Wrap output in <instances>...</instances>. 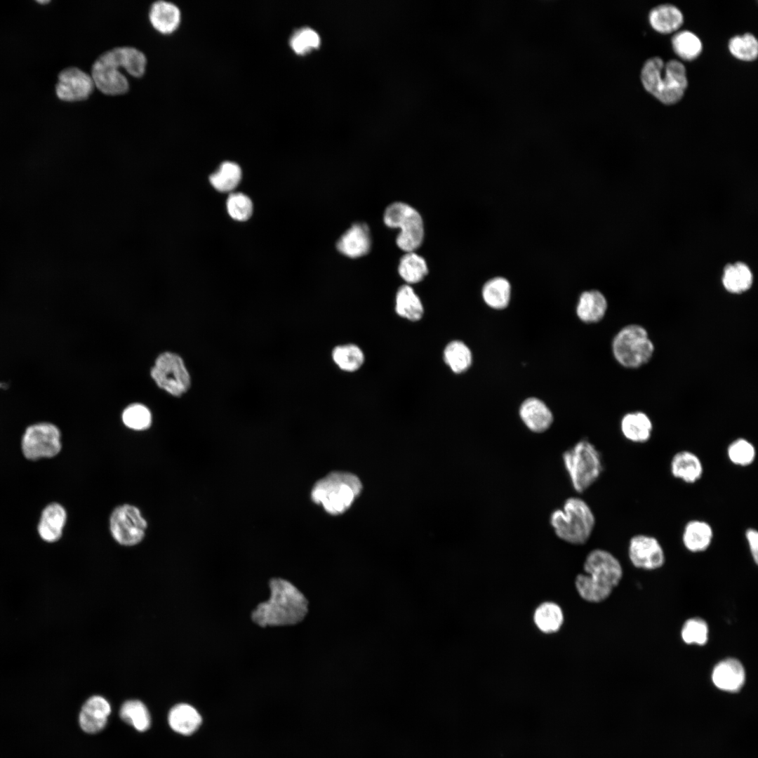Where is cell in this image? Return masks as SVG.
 <instances>
[{"label": "cell", "mask_w": 758, "mask_h": 758, "mask_svg": "<svg viewBox=\"0 0 758 758\" xmlns=\"http://www.w3.org/2000/svg\"><path fill=\"white\" fill-rule=\"evenodd\" d=\"M171 728L175 732L190 736L196 732L202 723V717L193 706L178 703L169 711L168 717Z\"/></svg>", "instance_id": "cb8c5ba5"}, {"label": "cell", "mask_w": 758, "mask_h": 758, "mask_svg": "<svg viewBox=\"0 0 758 758\" xmlns=\"http://www.w3.org/2000/svg\"><path fill=\"white\" fill-rule=\"evenodd\" d=\"M649 20L656 31L662 34H669L681 27L684 17L681 11L675 6L663 4L653 8L650 11Z\"/></svg>", "instance_id": "4316f807"}, {"label": "cell", "mask_w": 758, "mask_h": 758, "mask_svg": "<svg viewBox=\"0 0 758 758\" xmlns=\"http://www.w3.org/2000/svg\"><path fill=\"white\" fill-rule=\"evenodd\" d=\"M722 283L728 292L740 294L748 291L752 286L753 274L747 264L736 262L725 266Z\"/></svg>", "instance_id": "d4e9b609"}, {"label": "cell", "mask_w": 758, "mask_h": 758, "mask_svg": "<svg viewBox=\"0 0 758 758\" xmlns=\"http://www.w3.org/2000/svg\"><path fill=\"white\" fill-rule=\"evenodd\" d=\"M398 271L401 278L408 284H415L427 275V265L423 258L413 252H408L399 261Z\"/></svg>", "instance_id": "e575fe53"}, {"label": "cell", "mask_w": 758, "mask_h": 758, "mask_svg": "<svg viewBox=\"0 0 758 758\" xmlns=\"http://www.w3.org/2000/svg\"><path fill=\"white\" fill-rule=\"evenodd\" d=\"M66 521V510L61 505L54 503L46 506L42 512L38 526L41 539L47 543L58 541L62 535Z\"/></svg>", "instance_id": "44dd1931"}, {"label": "cell", "mask_w": 758, "mask_h": 758, "mask_svg": "<svg viewBox=\"0 0 758 758\" xmlns=\"http://www.w3.org/2000/svg\"><path fill=\"white\" fill-rule=\"evenodd\" d=\"M270 597L252 613V620L260 627L295 625L307 613L305 596L290 582L274 578L270 582Z\"/></svg>", "instance_id": "7a4b0ae2"}, {"label": "cell", "mask_w": 758, "mask_h": 758, "mask_svg": "<svg viewBox=\"0 0 758 758\" xmlns=\"http://www.w3.org/2000/svg\"><path fill=\"white\" fill-rule=\"evenodd\" d=\"M519 413L524 425L533 432H544L553 423L550 409L543 401L535 397L526 399L521 404Z\"/></svg>", "instance_id": "d6986e66"}, {"label": "cell", "mask_w": 758, "mask_h": 758, "mask_svg": "<svg viewBox=\"0 0 758 758\" xmlns=\"http://www.w3.org/2000/svg\"><path fill=\"white\" fill-rule=\"evenodd\" d=\"M620 430L623 437L630 442L644 444L651 437L653 423L648 415L642 411H633L625 414L620 420Z\"/></svg>", "instance_id": "7402d4cb"}, {"label": "cell", "mask_w": 758, "mask_h": 758, "mask_svg": "<svg viewBox=\"0 0 758 758\" xmlns=\"http://www.w3.org/2000/svg\"><path fill=\"white\" fill-rule=\"evenodd\" d=\"M564 619L561 608L552 601L541 603L533 613L535 625L540 632L547 634L558 632L563 625Z\"/></svg>", "instance_id": "83f0119b"}, {"label": "cell", "mask_w": 758, "mask_h": 758, "mask_svg": "<svg viewBox=\"0 0 758 758\" xmlns=\"http://www.w3.org/2000/svg\"><path fill=\"white\" fill-rule=\"evenodd\" d=\"M332 359L342 371L353 372L358 370L364 361L361 350L353 344L338 345L332 351Z\"/></svg>", "instance_id": "d6a6232c"}, {"label": "cell", "mask_w": 758, "mask_h": 758, "mask_svg": "<svg viewBox=\"0 0 758 758\" xmlns=\"http://www.w3.org/2000/svg\"><path fill=\"white\" fill-rule=\"evenodd\" d=\"M362 485L354 474L334 472L319 480L312 488L311 498L331 514L346 511L359 495Z\"/></svg>", "instance_id": "5b68a950"}, {"label": "cell", "mask_w": 758, "mask_h": 758, "mask_svg": "<svg viewBox=\"0 0 758 758\" xmlns=\"http://www.w3.org/2000/svg\"><path fill=\"white\" fill-rule=\"evenodd\" d=\"M38 1L39 3H40V4H47V3H48V2H49V1Z\"/></svg>", "instance_id": "f6af8a7d"}, {"label": "cell", "mask_w": 758, "mask_h": 758, "mask_svg": "<svg viewBox=\"0 0 758 758\" xmlns=\"http://www.w3.org/2000/svg\"><path fill=\"white\" fill-rule=\"evenodd\" d=\"M628 556L635 567L645 570L660 568L665 560L659 540L653 536L642 533L634 535L630 539Z\"/></svg>", "instance_id": "4fadbf2b"}, {"label": "cell", "mask_w": 758, "mask_h": 758, "mask_svg": "<svg viewBox=\"0 0 758 758\" xmlns=\"http://www.w3.org/2000/svg\"><path fill=\"white\" fill-rule=\"evenodd\" d=\"M227 208L230 215L234 220L243 221L248 220L252 214L251 200L241 193H234L229 196Z\"/></svg>", "instance_id": "b9f144b4"}, {"label": "cell", "mask_w": 758, "mask_h": 758, "mask_svg": "<svg viewBox=\"0 0 758 758\" xmlns=\"http://www.w3.org/2000/svg\"><path fill=\"white\" fill-rule=\"evenodd\" d=\"M584 573L575 578V587L578 595L590 603L606 600L619 584L623 568L619 560L610 552L594 549L586 556L583 563Z\"/></svg>", "instance_id": "6da1fadb"}, {"label": "cell", "mask_w": 758, "mask_h": 758, "mask_svg": "<svg viewBox=\"0 0 758 758\" xmlns=\"http://www.w3.org/2000/svg\"><path fill=\"white\" fill-rule=\"evenodd\" d=\"M111 712V706L106 698L93 696L84 703L79 721L81 729L87 733H96L102 730Z\"/></svg>", "instance_id": "9a60e30c"}, {"label": "cell", "mask_w": 758, "mask_h": 758, "mask_svg": "<svg viewBox=\"0 0 758 758\" xmlns=\"http://www.w3.org/2000/svg\"><path fill=\"white\" fill-rule=\"evenodd\" d=\"M320 44V37L317 32L310 27L298 30L291 39V45L298 53H305Z\"/></svg>", "instance_id": "7bdbcfd3"}, {"label": "cell", "mask_w": 758, "mask_h": 758, "mask_svg": "<svg viewBox=\"0 0 758 758\" xmlns=\"http://www.w3.org/2000/svg\"><path fill=\"white\" fill-rule=\"evenodd\" d=\"M385 224L391 228H399L397 244L403 251L413 252L422 244L424 228L419 213L411 206L395 202L385 209L383 216Z\"/></svg>", "instance_id": "ba28073f"}, {"label": "cell", "mask_w": 758, "mask_h": 758, "mask_svg": "<svg viewBox=\"0 0 758 758\" xmlns=\"http://www.w3.org/2000/svg\"><path fill=\"white\" fill-rule=\"evenodd\" d=\"M712 680L714 686L722 691L736 692L745 683L744 667L736 658L724 659L714 666Z\"/></svg>", "instance_id": "2e32d148"}, {"label": "cell", "mask_w": 758, "mask_h": 758, "mask_svg": "<svg viewBox=\"0 0 758 758\" xmlns=\"http://www.w3.org/2000/svg\"><path fill=\"white\" fill-rule=\"evenodd\" d=\"M121 419L126 427L136 431L148 429L152 423L150 410L140 403H133L127 406L122 412Z\"/></svg>", "instance_id": "f35d334b"}, {"label": "cell", "mask_w": 758, "mask_h": 758, "mask_svg": "<svg viewBox=\"0 0 758 758\" xmlns=\"http://www.w3.org/2000/svg\"><path fill=\"white\" fill-rule=\"evenodd\" d=\"M681 634L685 643L702 646L705 644L708 639V626L702 618H690L684 623Z\"/></svg>", "instance_id": "60d3db41"}, {"label": "cell", "mask_w": 758, "mask_h": 758, "mask_svg": "<svg viewBox=\"0 0 758 758\" xmlns=\"http://www.w3.org/2000/svg\"><path fill=\"white\" fill-rule=\"evenodd\" d=\"M121 719L137 731H147L151 725V717L146 705L139 700L125 701L119 710Z\"/></svg>", "instance_id": "4dcf8cb0"}, {"label": "cell", "mask_w": 758, "mask_h": 758, "mask_svg": "<svg viewBox=\"0 0 758 758\" xmlns=\"http://www.w3.org/2000/svg\"><path fill=\"white\" fill-rule=\"evenodd\" d=\"M444 359L454 373H461L471 366L472 356L470 350L464 343L454 340L445 347Z\"/></svg>", "instance_id": "836d02e7"}, {"label": "cell", "mask_w": 758, "mask_h": 758, "mask_svg": "<svg viewBox=\"0 0 758 758\" xmlns=\"http://www.w3.org/2000/svg\"><path fill=\"white\" fill-rule=\"evenodd\" d=\"M180 11L173 3L157 1L150 7L149 19L152 27L159 32L164 34L175 31L180 22Z\"/></svg>", "instance_id": "603a6c76"}, {"label": "cell", "mask_w": 758, "mask_h": 758, "mask_svg": "<svg viewBox=\"0 0 758 758\" xmlns=\"http://www.w3.org/2000/svg\"><path fill=\"white\" fill-rule=\"evenodd\" d=\"M670 470L673 477L686 484H694L703 477L704 467L699 456L689 450L675 453L671 458Z\"/></svg>", "instance_id": "e0dca14e"}, {"label": "cell", "mask_w": 758, "mask_h": 758, "mask_svg": "<svg viewBox=\"0 0 758 758\" xmlns=\"http://www.w3.org/2000/svg\"><path fill=\"white\" fill-rule=\"evenodd\" d=\"M714 538L712 526L702 519H691L684 526L681 540L687 550L697 553L707 550Z\"/></svg>", "instance_id": "ffe728a7"}, {"label": "cell", "mask_w": 758, "mask_h": 758, "mask_svg": "<svg viewBox=\"0 0 758 758\" xmlns=\"http://www.w3.org/2000/svg\"><path fill=\"white\" fill-rule=\"evenodd\" d=\"M511 291V284L506 278L496 277L484 284L482 288V297L489 307L501 310L508 305Z\"/></svg>", "instance_id": "f1b7e54d"}, {"label": "cell", "mask_w": 758, "mask_h": 758, "mask_svg": "<svg viewBox=\"0 0 758 758\" xmlns=\"http://www.w3.org/2000/svg\"><path fill=\"white\" fill-rule=\"evenodd\" d=\"M726 455L732 464L740 467H747L754 463L757 453L751 441L745 438L739 437L729 444Z\"/></svg>", "instance_id": "74e56055"}, {"label": "cell", "mask_w": 758, "mask_h": 758, "mask_svg": "<svg viewBox=\"0 0 758 758\" xmlns=\"http://www.w3.org/2000/svg\"><path fill=\"white\" fill-rule=\"evenodd\" d=\"M397 314L411 321H418L423 317L424 309L421 300L408 285L401 286L396 295Z\"/></svg>", "instance_id": "f546056e"}, {"label": "cell", "mask_w": 758, "mask_h": 758, "mask_svg": "<svg viewBox=\"0 0 758 758\" xmlns=\"http://www.w3.org/2000/svg\"><path fill=\"white\" fill-rule=\"evenodd\" d=\"M112 51L121 68L128 74L140 77L145 73L147 60L140 51L129 46L117 47Z\"/></svg>", "instance_id": "1f68e13d"}, {"label": "cell", "mask_w": 758, "mask_h": 758, "mask_svg": "<svg viewBox=\"0 0 758 758\" xmlns=\"http://www.w3.org/2000/svg\"><path fill=\"white\" fill-rule=\"evenodd\" d=\"M147 527V521L140 510L132 505L118 506L109 518V529L113 538L124 546H132L141 542Z\"/></svg>", "instance_id": "8fae6325"}, {"label": "cell", "mask_w": 758, "mask_h": 758, "mask_svg": "<svg viewBox=\"0 0 758 758\" xmlns=\"http://www.w3.org/2000/svg\"><path fill=\"white\" fill-rule=\"evenodd\" d=\"M616 361L628 368H639L650 361L654 345L647 331L640 325L630 324L619 331L612 343Z\"/></svg>", "instance_id": "52a82bcc"}, {"label": "cell", "mask_w": 758, "mask_h": 758, "mask_svg": "<svg viewBox=\"0 0 758 758\" xmlns=\"http://www.w3.org/2000/svg\"><path fill=\"white\" fill-rule=\"evenodd\" d=\"M150 376L158 387L175 397L190 389V374L182 358L172 352H164L156 358Z\"/></svg>", "instance_id": "9c48e42d"}, {"label": "cell", "mask_w": 758, "mask_h": 758, "mask_svg": "<svg viewBox=\"0 0 758 758\" xmlns=\"http://www.w3.org/2000/svg\"><path fill=\"white\" fill-rule=\"evenodd\" d=\"M644 88L666 105L677 102L688 86L686 68L677 60L667 62L660 57L648 59L641 71Z\"/></svg>", "instance_id": "3957f363"}, {"label": "cell", "mask_w": 758, "mask_h": 758, "mask_svg": "<svg viewBox=\"0 0 758 758\" xmlns=\"http://www.w3.org/2000/svg\"><path fill=\"white\" fill-rule=\"evenodd\" d=\"M745 539L754 562L758 563V532L752 527L747 528L745 531Z\"/></svg>", "instance_id": "ee69618b"}, {"label": "cell", "mask_w": 758, "mask_h": 758, "mask_svg": "<svg viewBox=\"0 0 758 758\" xmlns=\"http://www.w3.org/2000/svg\"><path fill=\"white\" fill-rule=\"evenodd\" d=\"M550 525L556 536L571 545H584L595 526V516L590 505L576 496L568 498L562 508L550 514Z\"/></svg>", "instance_id": "277c9868"}, {"label": "cell", "mask_w": 758, "mask_h": 758, "mask_svg": "<svg viewBox=\"0 0 758 758\" xmlns=\"http://www.w3.org/2000/svg\"><path fill=\"white\" fill-rule=\"evenodd\" d=\"M729 49L736 58L744 61H752L757 58L758 41L750 33L736 35L729 42Z\"/></svg>", "instance_id": "ab89813d"}, {"label": "cell", "mask_w": 758, "mask_h": 758, "mask_svg": "<svg viewBox=\"0 0 758 758\" xmlns=\"http://www.w3.org/2000/svg\"><path fill=\"white\" fill-rule=\"evenodd\" d=\"M674 52L685 60H693L701 53L703 46L700 39L693 32L684 30L675 34L672 39Z\"/></svg>", "instance_id": "8d00e7d4"}, {"label": "cell", "mask_w": 758, "mask_h": 758, "mask_svg": "<svg viewBox=\"0 0 758 758\" xmlns=\"http://www.w3.org/2000/svg\"><path fill=\"white\" fill-rule=\"evenodd\" d=\"M562 460L572 486L578 493L585 491L594 484L604 470L601 453L586 439L565 451Z\"/></svg>", "instance_id": "8992f818"}, {"label": "cell", "mask_w": 758, "mask_h": 758, "mask_svg": "<svg viewBox=\"0 0 758 758\" xmlns=\"http://www.w3.org/2000/svg\"><path fill=\"white\" fill-rule=\"evenodd\" d=\"M241 178L240 167L235 163L223 162L215 173L211 175L209 180L212 186L220 192L233 190L239 184Z\"/></svg>", "instance_id": "d590c367"}, {"label": "cell", "mask_w": 758, "mask_h": 758, "mask_svg": "<svg viewBox=\"0 0 758 758\" xmlns=\"http://www.w3.org/2000/svg\"><path fill=\"white\" fill-rule=\"evenodd\" d=\"M607 301L602 293L597 290L584 291L580 296L576 312L584 322L599 321L605 315Z\"/></svg>", "instance_id": "484cf974"}, {"label": "cell", "mask_w": 758, "mask_h": 758, "mask_svg": "<svg viewBox=\"0 0 758 758\" xmlns=\"http://www.w3.org/2000/svg\"><path fill=\"white\" fill-rule=\"evenodd\" d=\"M371 244L368 226L364 223H355L339 239L337 248L343 255L356 258L368 253Z\"/></svg>", "instance_id": "ac0fdd59"}, {"label": "cell", "mask_w": 758, "mask_h": 758, "mask_svg": "<svg viewBox=\"0 0 758 758\" xmlns=\"http://www.w3.org/2000/svg\"><path fill=\"white\" fill-rule=\"evenodd\" d=\"M120 64L112 50L102 53L93 63L91 76L95 86L102 93L117 95L125 93L129 84L126 76L120 71Z\"/></svg>", "instance_id": "7c38bea8"}, {"label": "cell", "mask_w": 758, "mask_h": 758, "mask_svg": "<svg viewBox=\"0 0 758 758\" xmlns=\"http://www.w3.org/2000/svg\"><path fill=\"white\" fill-rule=\"evenodd\" d=\"M61 433L53 423L42 422L29 425L22 439V450L29 460L51 458L61 450Z\"/></svg>", "instance_id": "30bf717a"}, {"label": "cell", "mask_w": 758, "mask_h": 758, "mask_svg": "<svg viewBox=\"0 0 758 758\" xmlns=\"http://www.w3.org/2000/svg\"><path fill=\"white\" fill-rule=\"evenodd\" d=\"M94 87L91 74L77 67H69L58 75L56 94L64 101H80L88 98Z\"/></svg>", "instance_id": "5bb4252c"}]
</instances>
